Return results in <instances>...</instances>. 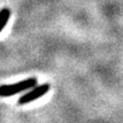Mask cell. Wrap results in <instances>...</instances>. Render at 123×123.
I'll list each match as a JSON object with an SVG mask.
<instances>
[{
    "label": "cell",
    "mask_w": 123,
    "mask_h": 123,
    "mask_svg": "<svg viewBox=\"0 0 123 123\" xmlns=\"http://www.w3.org/2000/svg\"><path fill=\"white\" fill-rule=\"evenodd\" d=\"M11 16V11L8 8H3L0 10V32L4 29L6 25L8 24V21Z\"/></svg>",
    "instance_id": "3957f363"
},
{
    "label": "cell",
    "mask_w": 123,
    "mask_h": 123,
    "mask_svg": "<svg viewBox=\"0 0 123 123\" xmlns=\"http://www.w3.org/2000/svg\"><path fill=\"white\" fill-rule=\"evenodd\" d=\"M50 87H51V85L49 83H43L41 85H36L30 91H28L27 93L22 95L18 98V100H17V104L19 106H24V105H27L29 103L34 102V100L39 99V98L42 97L43 95H45L50 91Z\"/></svg>",
    "instance_id": "7a4b0ae2"
},
{
    "label": "cell",
    "mask_w": 123,
    "mask_h": 123,
    "mask_svg": "<svg viewBox=\"0 0 123 123\" xmlns=\"http://www.w3.org/2000/svg\"><path fill=\"white\" fill-rule=\"evenodd\" d=\"M37 78H28L22 80L19 82L12 83V84H3L0 85V97H9V96L16 95L22 92L28 91L37 85Z\"/></svg>",
    "instance_id": "6da1fadb"
}]
</instances>
